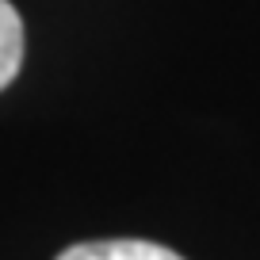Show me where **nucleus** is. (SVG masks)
Here are the masks:
<instances>
[{"label":"nucleus","mask_w":260,"mask_h":260,"mask_svg":"<svg viewBox=\"0 0 260 260\" xmlns=\"http://www.w3.org/2000/svg\"><path fill=\"white\" fill-rule=\"evenodd\" d=\"M57 260H184L180 252L165 249L153 241H134V237H119V241H84L69 245Z\"/></svg>","instance_id":"nucleus-1"},{"label":"nucleus","mask_w":260,"mask_h":260,"mask_svg":"<svg viewBox=\"0 0 260 260\" xmlns=\"http://www.w3.org/2000/svg\"><path fill=\"white\" fill-rule=\"evenodd\" d=\"M23 65V19L12 0H0V92L19 77Z\"/></svg>","instance_id":"nucleus-2"}]
</instances>
